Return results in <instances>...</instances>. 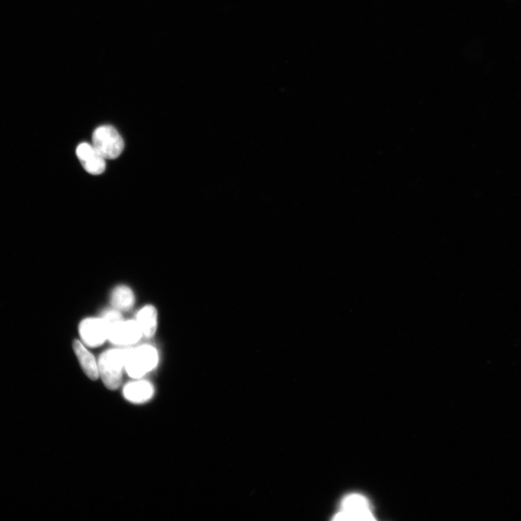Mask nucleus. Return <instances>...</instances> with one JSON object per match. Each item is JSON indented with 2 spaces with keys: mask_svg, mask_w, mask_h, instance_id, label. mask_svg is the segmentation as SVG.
<instances>
[{
  "mask_svg": "<svg viewBox=\"0 0 521 521\" xmlns=\"http://www.w3.org/2000/svg\"><path fill=\"white\" fill-rule=\"evenodd\" d=\"M158 361V352L150 345L125 350V367L131 377H142L154 369Z\"/></svg>",
  "mask_w": 521,
  "mask_h": 521,
  "instance_id": "obj_1",
  "label": "nucleus"
},
{
  "mask_svg": "<svg viewBox=\"0 0 521 521\" xmlns=\"http://www.w3.org/2000/svg\"><path fill=\"white\" fill-rule=\"evenodd\" d=\"M124 366L125 350L114 349L103 352L98 368L100 375L107 388L116 390L120 387Z\"/></svg>",
  "mask_w": 521,
  "mask_h": 521,
  "instance_id": "obj_2",
  "label": "nucleus"
},
{
  "mask_svg": "<svg viewBox=\"0 0 521 521\" xmlns=\"http://www.w3.org/2000/svg\"><path fill=\"white\" fill-rule=\"evenodd\" d=\"M93 146L105 160L117 159L124 149V142L111 126L97 128L92 135Z\"/></svg>",
  "mask_w": 521,
  "mask_h": 521,
  "instance_id": "obj_3",
  "label": "nucleus"
},
{
  "mask_svg": "<svg viewBox=\"0 0 521 521\" xmlns=\"http://www.w3.org/2000/svg\"><path fill=\"white\" fill-rule=\"evenodd\" d=\"M334 520H375L371 504L364 496L360 494H350L341 502V509L334 516Z\"/></svg>",
  "mask_w": 521,
  "mask_h": 521,
  "instance_id": "obj_4",
  "label": "nucleus"
},
{
  "mask_svg": "<svg viewBox=\"0 0 521 521\" xmlns=\"http://www.w3.org/2000/svg\"><path fill=\"white\" fill-rule=\"evenodd\" d=\"M79 332L83 341L91 347H97L109 337V328L102 318H89L82 321Z\"/></svg>",
  "mask_w": 521,
  "mask_h": 521,
  "instance_id": "obj_5",
  "label": "nucleus"
},
{
  "mask_svg": "<svg viewBox=\"0 0 521 521\" xmlns=\"http://www.w3.org/2000/svg\"><path fill=\"white\" fill-rule=\"evenodd\" d=\"M142 334L136 321H122L110 330L108 339L115 345H129L140 341Z\"/></svg>",
  "mask_w": 521,
  "mask_h": 521,
  "instance_id": "obj_6",
  "label": "nucleus"
},
{
  "mask_svg": "<svg viewBox=\"0 0 521 521\" xmlns=\"http://www.w3.org/2000/svg\"><path fill=\"white\" fill-rule=\"evenodd\" d=\"M76 154L86 172L91 175H100L105 171V159L100 154L93 145L81 144Z\"/></svg>",
  "mask_w": 521,
  "mask_h": 521,
  "instance_id": "obj_7",
  "label": "nucleus"
},
{
  "mask_svg": "<svg viewBox=\"0 0 521 521\" xmlns=\"http://www.w3.org/2000/svg\"><path fill=\"white\" fill-rule=\"evenodd\" d=\"M73 347L86 375L91 379L96 380L100 373L98 365L94 356L79 341H75Z\"/></svg>",
  "mask_w": 521,
  "mask_h": 521,
  "instance_id": "obj_8",
  "label": "nucleus"
},
{
  "mask_svg": "<svg viewBox=\"0 0 521 521\" xmlns=\"http://www.w3.org/2000/svg\"><path fill=\"white\" fill-rule=\"evenodd\" d=\"M153 393H154V388H153L149 382L146 381L131 382L124 390V394L126 399L135 404L148 401L153 395Z\"/></svg>",
  "mask_w": 521,
  "mask_h": 521,
  "instance_id": "obj_9",
  "label": "nucleus"
},
{
  "mask_svg": "<svg viewBox=\"0 0 521 521\" xmlns=\"http://www.w3.org/2000/svg\"><path fill=\"white\" fill-rule=\"evenodd\" d=\"M137 323L146 338L154 336L158 328V312L153 305H146L137 315Z\"/></svg>",
  "mask_w": 521,
  "mask_h": 521,
  "instance_id": "obj_10",
  "label": "nucleus"
},
{
  "mask_svg": "<svg viewBox=\"0 0 521 521\" xmlns=\"http://www.w3.org/2000/svg\"><path fill=\"white\" fill-rule=\"evenodd\" d=\"M135 296L131 288L125 285L117 287L112 294L111 303L119 311H128L132 308Z\"/></svg>",
  "mask_w": 521,
  "mask_h": 521,
  "instance_id": "obj_11",
  "label": "nucleus"
},
{
  "mask_svg": "<svg viewBox=\"0 0 521 521\" xmlns=\"http://www.w3.org/2000/svg\"><path fill=\"white\" fill-rule=\"evenodd\" d=\"M102 319L107 326H108L109 332L112 328L120 323V321H124L122 315L116 310H109L106 312L104 314Z\"/></svg>",
  "mask_w": 521,
  "mask_h": 521,
  "instance_id": "obj_12",
  "label": "nucleus"
}]
</instances>
